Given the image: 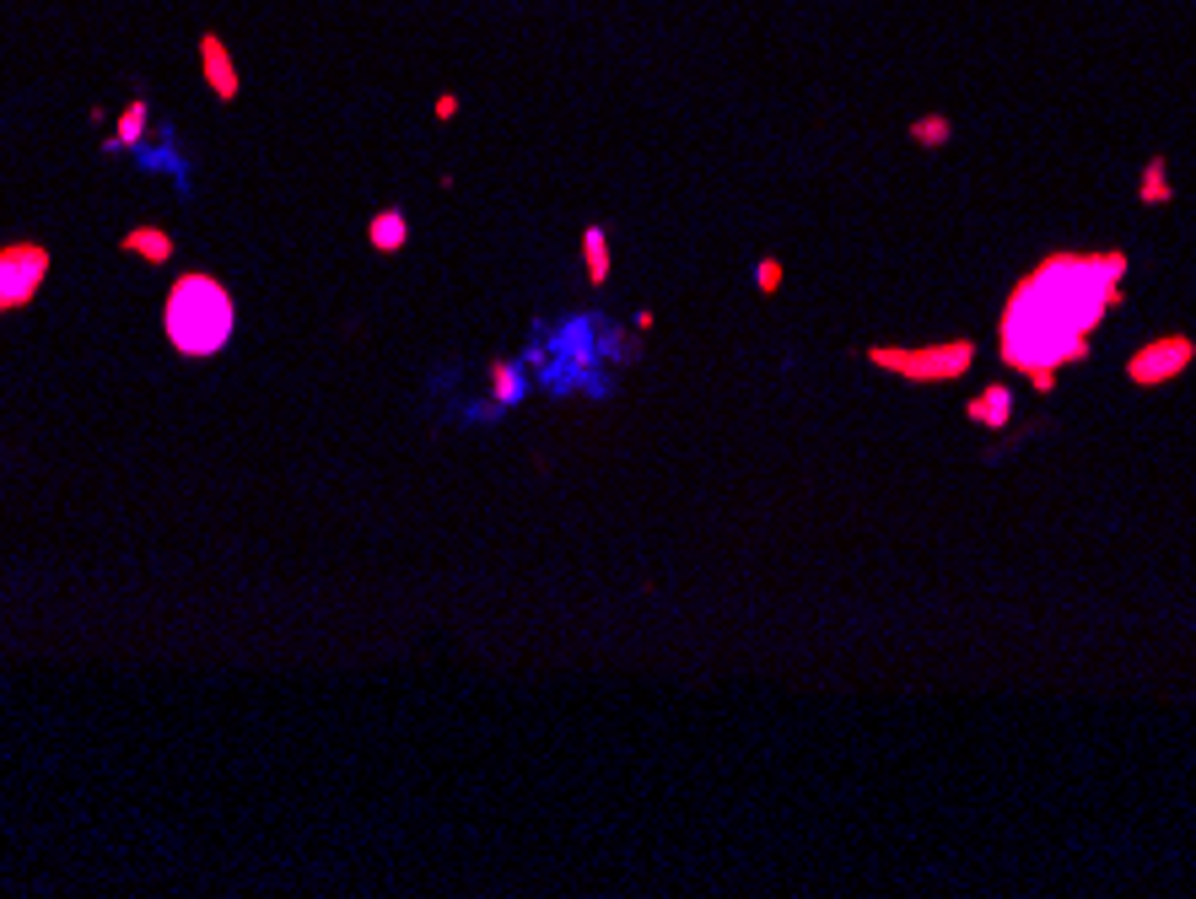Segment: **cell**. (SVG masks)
<instances>
[{"label": "cell", "mask_w": 1196, "mask_h": 899, "mask_svg": "<svg viewBox=\"0 0 1196 899\" xmlns=\"http://www.w3.org/2000/svg\"><path fill=\"white\" fill-rule=\"evenodd\" d=\"M1127 254H1051L1041 259L1003 307V361L1014 372H1041L1089 361V329L1121 307Z\"/></svg>", "instance_id": "obj_1"}, {"label": "cell", "mask_w": 1196, "mask_h": 899, "mask_svg": "<svg viewBox=\"0 0 1196 899\" xmlns=\"http://www.w3.org/2000/svg\"><path fill=\"white\" fill-rule=\"evenodd\" d=\"M162 334L189 361L221 356L232 345V334H238V301H232V292L216 275L183 270L167 286V301H162Z\"/></svg>", "instance_id": "obj_2"}, {"label": "cell", "mask_w": 1196, "mask_h": 899, "mask_svg": "<svg viewBox=\"0 0 1196 899\" xmlns=\"http://www.w3.org/2000/svg\"><path fill=\"white\" fill-rule=\"evenodd\" d=\"M868 361L879 372H895L900 383H954L976 367V339H938L921 350H895V345H868Z\"/></svg>", "instance_id": "obj_3"}, {"label": "cell", "mask_w": 1196, "mask_h": 899, "mask_svg": "<svg viewBox=\"0 0 1196 899\" xmlns=\"http://www.w3.org/2000/svg\"><path fill=\"white\" fill-rule=\"evenodd\" d=\"M49 270H54L49 243H33V237L0 243V318L33 307L38 292H43V281H49Z\"/></svg>", "instance_id": "obj_4"}, {"label": "cell", "mask_w": 1196, "mask_h": 899, "mask_svg": "<svg viewBox=\"0 0 1196 899\" xmlns=\"http://www.w3.org/2000/svg\"><path fill=\"white\" fill-rule=\"evenodd\" d=\"M1192 361H1196V339L1165 334V339H1148V345L1127 361V377H1132L1137 388H1159V383H1175Z\"/></svg>", "instance_id": "obj_5"}, {"label": "cell", "mask_w": 1196, "mask_h": 899, "mask_svg": "<svg viewBox=\"0 0 1196 899\" xmlns=\"http://www.w3.org/2000/svg\"><path fill=\"white\" fill-rule=\"evenodd\" d=\"M965 415H970L976 426H987V432H1008V426H1014V388H1008V383H987V388L965 404Z\"/></svg>", "instance_id": "obj_6"}, {"label": "cell", "mask_w": 1196, "mask_h": 899, "mask_svg": "<svg viewBox=\"0 0 1196 899\" xmlns=\"http://www.w3.org/2000/svg\"><path fill=\"white\" fill-rule=\"evenodd\" d=\"M119 248L130 254V259H141V265H167L173 259V232L167 227H151V221H141V227H130L125 237H119Z\"/></svg>", "instance_id": "obj_7"}, {"label": "cell", "mask_w": 1196, "mask_h": 899, "mask_svg": "<svg viewBox=\"0 0 1196 899\" xmlns=\"http://www.w3.org/2000/svg\"><path fill=\"white\" fill-rule=\"evenodd\" d=\"M367 243H372V254H399L405 243H410V221H405V210H378L372 221H367Z\"/></svg>", "instance_id": "obj_8"}, {"label": "cell", "mask_w": 1196, "mask_h": 899, "mask_svg": "<svg viewBox=\"0 0 1196 899\" xmlns=\"http://www.w3.org/2000/svg\"><path fill=\"white\" fill-rule=\"evenodd\" d=\"M200 54H205V81L216 87V98H238V70H232V60H227L221 38H205V43H200Z\"/></svg>", "instance_id": "obj_9"}, {"label": "cell", "mask_w": 1196, "mask_h": 899, "mask_svg": "<svg viewBox=\"0 0 1196 899\" xmlns=\"http://www.w3.org/2000/svg\"><path fill=\"white\" fill-rule=\"evenodd\" d=\"M1137 200H1143V205H1170V200H1175V189H1170V162H1165V156H1148L1143 183H1137Z\"/></svg>", "instance_id": "obj_10"}, {"label": "cell", "mask_w": 1196, "mask_h": 899, "mask_svg": "<svg viewBox=\"0 0 1196 899\" xmlns=\"http://www.w3.org/2000/svg\"><path fill=\"white\" fill-rule=\"evenodd\" d=\"M609 265H614V259H609V232H603V227H588V232H583V270H588L594 286L609 281Z\"/></svg>", "instance_id": "obj_11"}, {"label": "cell", "mask_w": 1196, "mask_h": 899, "mask_svg": "<svg viewBox=\"0 0 1196 899\" xmlns=\"http://www.w3.org/2000/svg\"><path fill=\"white\" fill-rule=\"evenodd\" d=\"M523 388H529V377H523L518 361H491V394H496V404H518Z\"/></svg>", "instance_id": "obj_12"}, {"label": "cell", "mask_w": 1196, "mask_h": 899, "mask_svg": "<svg viewBox=\"0 0 1196 899\" xmlns=\"http://www.w3.org/2000/svg\"><path fill=\"white\" fill-rule=\"evenodd\" d=\"M147 103H130V108H125V114H119V125H114V141H109V156H114V151H130L136 146V141H141V136H147Z\"/></svg>", "instance_id": "obj_13"}, {"label": "cell", "mask_w": 1196, "mask_h": 899, "mask_svg": "<svg viewBox=\"0 0 1196 899\" xmlns=\"http://www.w3.org/2000/svg\"><path fill=\"white\" fill-rule=\"evenodd\" d=\"M911 141L927 151L949 146V141H954V119H949V114H921V119H911Z\"/></svg>", "instance_id": "obj_14"}, {"label": "cell", "mask_w": 1196, "mask_h": 899, "mask_svg": "<svg viewBox=\"0 0 1196 899\" xmlns=\"http://www.w3.org/2000/svg\"><path fill=\"white\" fill-rule=\"evenodd\" d=\"M781 281H787L781 259H760V265H754V292H760V297H776V292H781Z\"/></svg>", "instance_id": "obj_15"}, {"label": "cell", "mask_w": 1196, "mask_h": 899, "mask_svg": "<svg viewBox=\"0 0 1196 899\" xmlns=\"http://www.w3.org/2000/svg\"><path fill=\"white\" fill-rule=\"evenodd\" d=\"M1030 388H1035V394H1051V388H1056V367H1041V372H1030Z\"/></svg>", "instance_id": "obj_16"}, {"label": "cell", "mask_w": 1196, "mask_h": 899, "mask_svg": "<svg viewBox=\"0 0 1196 899\" xmlns=\"http://www.w3.org/2000/svg\"><path fill=\"white\" fill-rule=\"evenodd\" d=\"M458 114V98H437V119H453Z\"/></svg>", "instance_id": "obj_17"}]
</instances>
